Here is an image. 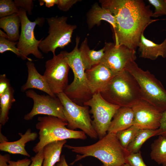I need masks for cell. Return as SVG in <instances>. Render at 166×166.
I'll list each match as a JSON object with an SVG mask.
<instances>
[{"mask_svg":"<svg viewBox=\"0 0 166 166\" xmlns=\"http://www.w3.org/2000/svg\"><path fill=\"white\" fill-rule=\"evenodd\" d=\"M17 43V42H12L5 38L0 37V53H2L6 51H10L21 58L22 55L15 45Z\"/></svg>","mask_w":166,"mask_h":166,"instance_id":"cell-29","label":"cell"},{"mask_svg":"<svg viewBox=\"0 0 166 166\" xmlns=\"http://www.w3.org/2000/svg\"><path fill=\"white\" fill-rule=\"evenodd\" d=\"M80 57L85 70L101 63L104 54V47L96 51L91 49L88 45V41L85 38L81 43L79 49Z\"/></svg>","mask_w":166,"mask_h":166,"instance_id":"cell-21","label":"cell"},{"mask_svg":"<svg viewBox=\"0 0 166 166\" xmlns=\"http://www.w3.org/2000/svg\"><path fill=\"white\" fill-rule=\"evenodd\" d=\"M150 156L159 165L166 166V138L161 136L152 143Z\"/></svg>","mask_w":166,"mask_h":166,"instance_id":"cell-24","label":"cell"},{"mask_svg":"<svg viewBox=\"0 0 166 166\" xmlns=\"http://www.w3.org/2000/svg\"><path fill=\"white\" fill-rule=\"evenodd\" d=\"M66 142V140L57 141L46 145L43 148L44 158L42 166H54L58 162L62 148Z\"/></svg>","mask_w":166,"mask_h":166,"instance_id":"cell-23","label":"cell"},{"mask_svg":"<svg viewBox=\"0 0 166 166\" xmlns=\"http://www.w3.org/2000/svg\"><path fill=\"white\" fill-rule=\"evenodd\" d=\"M19 134L20 138L17 141L13 142L3 141L0 142V150L10 153L20 154L30 157V154L25 148L26 144L35 140L38 137V134L36 132H32L31 129L29 128L24 134L20 133Z\"/></svg>","mask_w":166,"mask_h":166,"instance_id":"cell-18","label":"cell"},{"mask_svg":"<svg viewBox=\"0 0 166 166\" xmlns=\"http://www.w3.org/2000/svg\"><path fill=\"white\" fill-rule=\"evenodd\" d=\"M100 93L106 101L120 107L132 108L143 99L137 81L124 69L116 73Z\"/></svg>","mask_w":166,"mask_h":166,"instance_id":"cell-3","label":"cell"},{"mask_svg":"<svg viewBox=\"0 0 166 166\" xmlns=\"http://www.w3.org/2000/svg\"><path fill=\"white\" fill-rule=\"evenodd\" d=\"M126 160L130 166H147L143 161L140 151L137 153H130Z\"/></svg>","mask_w":166,"mask_h":166,"instance_id":"cell-31","label":"cell"},{"mask_svg":"<svg viewBox=\"0 0 166 166\" xmlns=\"http://www.w3.org/2000/svg\"><path fill=\"white\" fill-rule=\"evenodd\" d=\"M134 115V125L140 129L156 130L160 126L162 113L142 99L132 108Z\"/></svg>","mask_w":166,"mask_h":166,"instance_id":"cell-14","label":"cell"},{"mask_svg":"<svg viewBox=\"0 0 166 166\" xmlns=\"http://www.w3.org/2000/svg\"><path fill=\"white\" fill-rule=\"evenodd\" d=\"M28 69V77L26 83L21 87L22 92L28 89H34L43 91L53 97L56 96L51 91L44 76L40 74L32 61H28L26 63Z\"/></svg>","mask_w":166,"mask_h":166,"instance_id":"cell-16","label":"cell"},{"mask_svg":"<svg viewBox=\"0 0 166 166\" xmlns=\"http://www.w3.org/2000/svg\"><path fill=\"white\" fill-rule=\"evenodd\" d=\"M14 90L10 86L0 96V123L4 125L9 119V111L12 104L15 101L14 97Z\"/></svg>","mask_w":166,"mask_h":166,"instance_id":"cell-25","label":"cell"},{"mask_svg":"<svg viewBox=\"0 0 166 166\" xmlns=\"http://www.w3.org/2000/svg\"><path fill=\"white\" fill-rule=\"evenodd\" d=\"M84 105L91 107L90 113L93 117V126L98 138H102L107 134L112 119L121 107L106 101L100 92L93 94Z\"/></svg>","mask_w":166,"mask_h":166,"instance_id":"cell-10","label":"cell"},{"mask_svg":"<svg viewBox=\"0 0 166 166\" xmlns=\"http://www.w3.org/2000/svg\"><path fill=\"white\" fill-rule=\"evenodd\" d=\"M10 86L9 80L5 74L0 75V96H1Z\"/></svg>","mask_w":166,"mask_h":166,"instance_id":"cell-35","label":"cell"},{"mask_svg":"<svg viewBox=\"0 0 166 166\" xmlns=\"http://www.w3.org/2000/svg\"><path fill=\"white\" fill-rule=\"evenodd\" d=\"M17 8L24 9L29 15L32 14V11L33 8L34 3L32 0H15Z\"/></svg>","mask_w":166,"mask_h":166,"instance_id":"cell-32","label":"cell"},{"mask_svg":"<svg viewBox=\"0 0 166 166\" xmlns=\"http://www.w3.org/2000/svg\"><path fill=\"white\" fill-rule=\"evenodd\" d=\"M49 26V35L40 43L38 48L44 53L51 52L53 56L58 48H63L71 42L76 25L67 23V18L64 16L52 17L47 18Z\"/></svg>","mask_w":166,"mask_h":166,"instance_id":"cell-7","label":"cell"},{"mask_svg":"<svg viewBox=\"0 0 166 166\" xmlns=\"http://www.w3.org/2000/svg\"><path fill=\"white\" fill-rule=\"evenodd\" d=\"M56 96L63 106L64 114L68 123L67 128L73 130L79 128L91 138L96 139L98 138L92 124L89 107L75 103L64 92Z\"/></svg>","mask_w":166,"mask_h":166,"instance_id":"cell-8","label":"cell"},{"mask_svg":"<svg viewBox=\"0 0 166 166\" xmlns=\"http://www.w3.org/2000/svg\"><path fill=\"white\" fill-rule=\"evenodd\" d=\"M44 76L49 87L55 95L64 92L67 86L70 67L64 51L46 61Z\"/></svg>","mask_w":166,"mask_h":166,"instance_id":"cell-11","label":"cell"},{"mask_svg":"<svg viewBox=\"0 0 166 166\" xmlns=\"http://www.w3.org/2000/svg\"><path fill=\"white\" fill-rule=\"evenodd\" d=\"M19 9L14 1L12 0H0V18L8 16L15 13H18Z\"/></svg>","mask_w":166,"mask_h":166,"instance_id":"cell-28","label":"cell"},{"mask_svg":"<svg viewBox=\"0 0 166 166\" xmlns=\"http://www.w3.org/2000/svg\"><path fill=\"white\" fill-rule=\"evenodd\" d=\"M101 7L109 10L115 18L113 31L114 44L136 51L141 35L151 23L153 13L142 0H100Z\"/></svg>","mask_w":166,"mask_h":166,"instance_id":"cell-1","label":"cell"},{"mask_svg":"<svg viewBox=\"0 0 166 166\" xmlns=\"http://www.w3.org/2000/svg\"><path fill=\"white\" fill-rule=\"evenodd\" d=\"M102 20L109 22L114 30L116 27L115 18L108 10L100 6L96 2L92 6L87 14V22L89 29L95 25L99 26Z\"/></svg>","mask_w":166,"mask_h":166,"instance_id":"cell-20","label":"cell"},{"mask_svg":"<svg viewBox=\"0 0 166 166\" xmlns=\"http://www.w3.org/2000/svg\"><path fill=\"white\" fill-rule=\"evenodd\" d=\"M44 158V149L43 148L35 155L32 157V162L29 166H42Z\"/></svg>","mask_w":166,"mask_h":166,"instance_id":"cell-34","label":"cell"},{"mask_svg":"<svg viewBox=\"0 0 166 166\" xmlns=\"http://www.w3.org/2000/svg\"><path fill=\"white\" fill-rule=\"evenodd\" d=\"M85 73L89 87L93 94L102 91L116 74L101 63L85 70Z\"/></svg>","mask_w":166,"mask_h":166,"instance_id":"cell-15","label":"cell"},{"mask_svg":"<svg viewBox=\"0 0 166 166\" xmlns=\"http://www.w3.org/2000/svg\"><path fill=\"white\" fill-rule=\"evenodd\" d=\"M79 1L80 0H58L57 5L59 10L63 11H67Z\"/></svg>","mask_w":166,"mask_h":166,"instance_id":"cell-33","label":"cell"},{"mask_svg":"<svg viewBox=\"0 0 166 166\" xmlns=\"http://www.w3.org/2000/svg\"><path fill=\"white\" fill-rule=\"evenodd\" d=\"M36 128L39 130V141L33 148V151L37 153L50 143L67 139L85 140V133L82 131L69 129L66 121L53 116L39 117Z\"/></svg>","mask_w":166,"mask_h":166,"instance_id":"cell-4","label":"cell"},{"mask_svg":"<svg viewBox=\"0 0 166 166\" xmlns=\"http://www.w3.org/2000/svg\"><path fill=\"white\" fill-rule=\"evenodd\" d=\"M31 160L25 158L17 161L10 160L8 162V166H29L31 163Z\"/></svg>","mask_w":166,"mask_h":166,"instance_id":"cell-37","label":"cell"},{"mask_svg":"<svg viewBox=\"0 0 166 166\" xmlns=\"http://www.w3.org/2000/svg\"><path fill=\"white\" fill-rule=\"evenodd\" d=\"M20 24V18L18 13H15L0 19V28L6 33L8 39L12 42H16L19 39Z\"/></svg>","mask_w":166,"mask_h":166,"instance_id":"cell-22","label":"cell"},{"mask_svg":"<svg viewBox=\"0 0 166 166\" xmlns=\"http://www.w3.org/2000/svg\"><path fill=\"white\" fill-rule=\"evenodd\" d=\"M0 37L5 38L8 39V37L6 34L4 33L2 31L0 30Z\"/></svg>","mask_w":166,"mask_h":166,"instance_id":"cell-41","label":"cell"},{"mask_svg":"<svg viewBox=\"0 0 166 166\" xmlns=\"http://www.w3.org/2000/svg\"><path fill=\"white\" fill-rule=\"evenodd\" d=\"M122 166H130V165L127 163H126L123 165Z\"/></svg>","mask_w":166,"mask_h":166,"instance_id":"cell-42","label":"cell"},{"mask_svg":"<svg viewBox=\"0 0 166 166\" xmlns=\"http://www.w3.org/2000/svg\"><path fill=\"white\" fill-rule=\"evenodd\" d=\"M39 1L41 6L45 3L46 7L50 8L53 6L55 4H57L58 0H42Z\"/></svg>","mask_w":166,"mask_h":166,"instance_id":"cell-39","label":"cell"},{"mask_svg":"<svg viewBox=\"0 0 166 166\" xmlns=\"http://www.w3.org/2000/svg\"><path fill=\"white\" fill-rule=\"evenodd\" d=\"M26 95L33 100L34 104L31 110L25 115L24 119L25 120H31L35 116L38 114H44L66 121L63 113V106L57 96L38 94L32 89L26 90Z\"/></svg>","mask_w":166,"mask_h":166,"instance_id":"cell-12","label":"cell"},{"mask_svg":"<svg viewBox=\"0 0 166 166\" xmlns=\"http://www.w3.org/2000/svg\"><path fill=\"white\" fill-rule=\"evenodd\" d=\"M54 166H69L64 155L61 156L60 161Z\"/></svg>","mask_w":166,"mask_h":166,"instance_id":"cell-40","label":"cell"},{"mask_svg":"<svg viewBox=\"0 0 166 166\" xmlns=\"http://www.w3.org/2000/svg\"><path fill=\"white\" fill-rule=\"evenodd\" d=\"M141 57L155 60L159 57L166 58V37L161 43H156L147 39L144 33L141 35L138 46Z\"/></svg>","mask_w":166,"mask_h":166,"instance_id":"cell-17","label":"cell"},{"mask_svg":"<svg viewBox=\"0 0 166 166\" xmlns=\"http://www.w3.org/2000/svg\"><path fill=\"white\" fill-rule=\"evenodd\" d=\"M104 47V54L100 63L115 73L124 70L129 62L136 59V51L124 45L105 42Z\"/></svg>","mask_w":166,"mask_h":166,"instance_id":"cell-13","label":"cell"},{"mask_svg":"<svg viewBox=\"0 0 166 166\" xmlns=\"http://www.w3.org/2000/svg\"><path fill=\"white\" fill-rule=\"evenodd\" d=\"M148 1L155 7L152 17L157 18L166 15V3L165 0H148Z\"/></svg>","mask_w":166,"mask_h":166,"instance_id":"cell-30","label":"cell"},{"mask_svg":"<svg viewBox=\"0 0 166 166\" xmlns=\"http://www.w3.org/2000/svg\"><path fill=\"white\" fill-rule=\"evenodd\" d=\"M10 160V156L8 154L0 155V166H8V162Z\"/></svg>","mask_w":166,"mask_h":166,"instance_id":"cell-38","label":"cell"},{"mask_svg":"<svg viewBox=\"0 0 166 166\" xmlns=\"http://www.w3.org/2000/svg\"><path fill=\"white\" fill-rule=\"evenodd\" d=\"M159 128L160 132L158 135L166 138V110L162 113L160 125Z\"/></svg>","mask_w":166,"mask_h":166,"instance_id":"cell-36","label":"cell"},{"mask_svg":"<svg viewBox=\"0 0 166 166\" xmlns=\"http://www.w3.org/2000/svg\"><path fill=\"white\" fill-rule=\"evenodd\" d=\"M80 38H76V45L70 52L64 51L70 68L74 75L72 82L68 85L64 93L72 101L81 105L90 99L93 95L89 87L78 46Z\"/></svg>","mask_w":166,"mask_h":166,"instance_id":"cell-6","label":"cell"},{"mask_svg":"<svg viewBox=\"0 0 166 166\" xmlns=\"http://www.w3.org/2000/svg\"><path fill=\"white\" fill-rule=\"evenodd\" d=\"M165 2H166V0H165Z\"/></svg>","mask_w":166,"mask_h":166,"instance_id":"cell-43","label":"cell"},{"mask_svg":"<svg viewBox=\"0 0 166 166\" xmlns=\"http://www.w3.org/2000/svg\"><path fill=\"white\" fill-rule=\"evenodd\" d=\"M160 132L159 128L156 130L140 129L132 141L127 149L129 153H137L140 151L143 144L149 138L158 135Z\"/></svg>","mask_w":166,"mask_h":166,"instance_id":"cell-26","label":"cell"},{"mask_svg":"<svg viewBox=\"0 0 166 166\" xmlns=\"http://www.w3.org/2000/svg\"><path fill=\"white\" fill-rule=\"evenodd\" d=\"M139 129L133 125L116 134L117 138L124 148L127 149L129 144L132 141L138 133Z\"/></svg>","mask_w":166,"mask_h":166,"instance_id":"cell-27","label":"cell"},{"mask_svg":"<svg viewBox=\"0 0 166 166\" xmlns=\"http://www.w3.org/2000/svg\"><path fill=\"white\" fill-rule=\"evenodd\" d=\"M134 113L132 108L121 107L114 115L107 133L116 134L134 125Z\"/></svg>","mask_w":166,"mask_h":166,"instance_id":"cell-19","label":"cell"},{"mask_svg":"<svg viewBox=\"0 0 166 166\" xmlns=\"http://www.w3.org/2000/svg\"><path fill=\"white\" fill-rule=\"evenodd\" d=\"M124 69L137 81L143 100L162 113L166 110V90L160 81L148 70L140 68L135 61L129 62Z\"/></svg>","mask_w":166,"mask_h":166,"instance_id":"cell-5","label":"cell"},{"mask_svg":"<svg viewBox=\"0 0 166 166\" xmlns=\"http://www.w3.org/2000/svg\"><path fill=\"white\" fill-rule=\"evenodd\" d=\"M18 14L21 19V32L17 48L21 53L23 60L27 59L32 61V59L27 56L32 54L39 59L44 58L42 54L38 50L39 45L43 38L38 40L34 35V29L36 25L42 26L44 22L45 18L38 17L34 22L30 21L27 17L26 12L23 9L18 8Z\"/></svg>","mask_w":166,"mask_h":166,"instance_id":"cell-9","label":"cell"},{"mask_svg":"<svg viewBox=\"0 0 166 166\" xmlns=\"http://www.w3.org/2000/svg\"><path fill=\"white\" fill-rule=\"evenodd\" d=\"M73 152L79 153L71 164L87 156L97 158L102 163L101 166H122L126 163V158L130 153L121 144L116 134L107 133L97 142L84 146L64 145Z\"/></svg>","mask_w":166,"mask_h":166,"instance_id":"cell-2","label":"cell"}]
</instances>
